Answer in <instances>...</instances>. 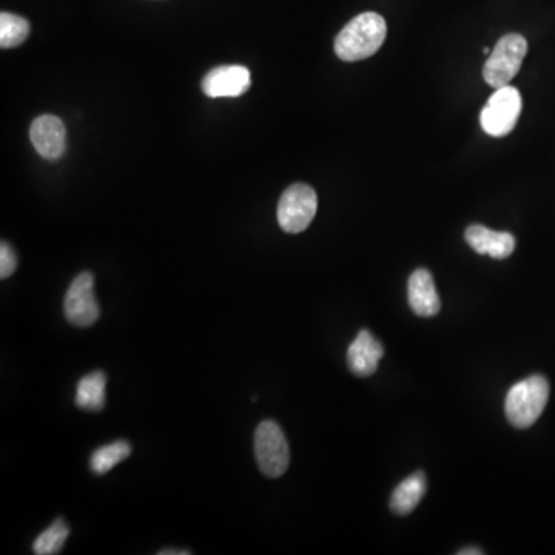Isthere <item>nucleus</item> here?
Returning <instances> with one entry per match:
<instances>
[{"instance_id": "nucleus-21", "label": "nucleus", "mask_w": 555, "mask_h": 555, "mask_svg": "<svg viewBox=\"0 0 555 555\" xmlns=\"http://www.w3.org/2000/svg\"><path fill=\"white\" fill-rule=\"evenodd\" d=\"M483 53L491 54V51H489V48H483Z\"/></svg>"}, {"instance_id": "nucleus-17", "label": "nucleus", "mask_w": 555, "mask_h": 555, "mask_svg": "<svg viewBox=\"0 0 555 555\" xmlns=\"http://www.w3.org/2000/svg\"><path fill=\"white\" fill-rule=\"evenodd\" d=\"M70 535V526L58 518L51 523L50 528L45 529L33 543V552L36 555L59 554Z\"/></svg>"}, {"instance_id": "nucleus-9", "label": "nucleus", "mask_w": 555, "mask_h": 555, "mask_svg": "<svg viewBox=\"0 0 555 555\" xmlns=\"http://www.w3.org/2000/svg\"><path fill=\"white\" fill-rule=\"evenodd\" d=\"M30 138L36 152L47 161H58L67 150V130L58 116L42 115L34 119Z\"/></svg>"}, {"instance_id": "nucleus-1", "label": "nucleus", "mask_w": 555, "mask_h": 555, "mask_svg": "<svg viewBox=\"0 0 555 555\" xmlns=\"http://www.w3.org/2000/svg\"><path fill=\"white\" fill-rule=\"evenodd\" d=\"M386 34L383 16L372 11L358 14L335 39V53L344 62L363 61L380 50Z\"/></svg>"}, {"instance_id": "nucleus-15", "label": "nucleus", "mask_w": 555, "mask_h": 555, "mask_svg": "<svg viewBox=\"0 0 555 555\" xmlns=\"http://www.w3.org/2000/svg\"><path fill=\"white\" fill-rule=\"evenodd\" d=\"M132 455V446L125 440H118L115 443L107 444L102 448L96 449L90 458V469L96 475H104L111 469L118 466L122 460Z\"/></svg>"}, {"instance_id": "nucleus-11", "label": "nucleus", "mask_w": 555, "mask_h": 555, "mask_svg": "<svg viewBox=\"0 0 555 555\" xmlns=\"http://www.w3.org/2000/svg\"><path fill=\"white\" fill-rule=\"evenodd\" d=\"M407 300L418 317H435L440 312V296L429 270L418 269L412 273L407 284Z\"/></svg>"}, {"instance_id": "nucleus-18", "label": "nucleus", "mask_w": 555, "mask_h": 555, "mask_svg": "<svg viewBox=\"0 0 555 555\" xmlns=\"http://www.w3.org/2000/svg\"><path fill=\"white\" fill-rule=\"evenodd\" d=\"M16 269V252H14L13 247L7 241H2V244H0V278L7 280V278H10L16 272Z\"/></svg>"}, {"instance_id": "nucleus-4", "label": "nucleus", "mask_w": 555, "mask_h": 555, "mask_svg": "<svg viewBox=\"0 0 555 555\" xmlns=\"http://www.w3.org/2000/svg\"><path fill=\"white\" fill-rule=\"evenodd\" d=\"M255 455L259 469L266 477L278 478L286 474L290 463V449L280 424L263 421L255 432Z\"/></svg>"}, {"instance_id": "nucleus-14", "label": "nucleus", "mask_w": 555, "mask_h": 555, "mask_svg": "<svg viewBox=\"0 0 555 555\" xmlns=\"http://www.w3.org/2000/svg\"><path fill=\"white\" fill-rule=\"evenodd\" d=\"M107 375L101 370L81 378L76 387V406L88 412H99L105 406Z\"/></svg>"}, {"instance_id": "nucleus-19", "label": "nucleus", "mask_w": 555, "mask_h": 555, "mask_svg": "<svg viewBox=\"0 0 555 555\" xmlns=\"http://www.w3.org/2000/svg\"><path fill=\"white\" fill-rule=\"evenodd\" d=\"M190 551H181V549H164V551L159 552V555H189Z\"/></svg>"}, {"instance_id": "nucleus-10", "label": "nucleus", "mask_w": 555, "mask_h": 555, "mask_svg": "<svg viewBox=\"0 0 555 555\" xmlns=\"http://www.w3.org/2000/svg\"><path fill=\"white\" fill-rule=\"evenodd\" d=\"M383 355L384 349L380 341L369 330H361L347 350V364H349L350 372L357 377L374 375Z\"/></svg>"}, {"instance_id": "nucleus-5", "label": "nucleus", "mask_w": 555, "mask_h": 555, "mask_svg": "<svg viewBox=\"0 0 555 555\" xmlns=\"http://www.w3.org/2000/svg\"><path fill=\"white\" fill-rule=\"evenodd\" d=\"M520 113H522L520 91L511 85L495 88L494 95L488 99V104L481 110V128L489 136L503 138L514 130Z\"/></svg>"}, {"instance_id": "nucleus-13", "label": "nucleus", "mask_w": 555, "mask_h": 555, "mask_svg": "<svg viewBox=\"0 0 555 555\" xmlns=\"http://www.w3.org/2000/svg\"><path fill=\"white\" fill-rule=\"evenodd\" d=\"M426 489H428L426 475L421 471L415 472V474L409 475L406 480L401 481L400 485L395 488L389 506L397 515L411 514L420 505L424 494H426Z\"/></svg>"}, {"instance_id": "nucleus-20", "label": "nucleus", "mask_w": 555, "mask_h": 555, "mask_svg": "<svg viewBox=\"0 0 555 555\" xmlns=\"http://www.w3.org/2000/svg\"><path fill=\"white\" fill-rule=\"evenodd\" d=\"M483 551H480L478 548H465L458 551V555H481Z\"/></svg>"}, {"instance_id": "nucleus-7", "label": "nucleus", "mask_w": 555, "mask_h": 555, "mask_svg": "<svg viewBox=\"0 0 555 555\" xmlns=\"http://www.w3.org/2000/svg\"><path fill=\"white\" fill-rule=\"evenodd\" d=\"M64 313L68 323L76 327H90L101 317V307L95 295V276L79 273L65 293Z\"/></svg>"}, {"instance_id": "nucleus-12", "label": "nucleus", "mask_w": 555, "mask_h": 555, "mask_svg": "<svg viewBox=\"0 0 555 555\" xmlns=\"http://www.w3.org/2000/svg\"><path fill=\"white\" fill-rule=\"evenodd\" d=\"M465 238L475 252L494 259H506L515 250L514 235L509 232H495L480 224L468 227Z\"/></svg>"}, {"instance_id": "nucleus-16", "label": "nucleus", "mask_w": 555, "mask_h": 555, "mask_svg": "<svg viewBox=\"0 0 555 555\" xmlns=\"http://www.w3.org/2000/svg\"><path fill=\"white\" fill-rule=\"evenodd\" d=\"M30 22L16 14H0V47L4 50L16 48L27 41L30 34Z\"/></svg>"}, {"instance_id": "nucleus-8", "label": "nucleus", "mask_w": 555, "mask_h": 555, "mask_svg": "<svg viewBox=\"0 0 555 555\" xmlns=\"http://www.w3.org/2000/svg\"><path fill=\"white\" fill-rule=\"evenodd\" d=\"M252 74L243 65H221L202 79V91L209 98H239L249 91Z\"/></svg>"}, {"instance_id": "nucleus-6", "label": "nucleus", "mask_w": 555, "mask_h": 555, "mask_svg": "<svg viewBox=\"0 0 555 555\" xmlns=\"http://www.w3.org/2000/svg\"><path fill=\"white\" fill-rule=\"evenodd\" d=\"M318 210L315 190L307 184H293L278 202V222L287 233H301L310 226Z\"/></svg>"}, {"instance_id": "nucleus-3", "label": "nucleus", "mask_w": 555, "mask_h": 555, "mask_svg": "<svg viewBox=\"0 0 555 555\" xmlns=\"http://www.w3.org/2000/svg\"><path fill=\"white\" fill-rule=\"evenodd\" d=\"M528 53V42L522 34L511 33L503 36L489 54L483 68V78L492 88L505 87L517 76L523 59Z\"/></svg>"}, {"instance_id": "nucleus-2", "label": "nucleus", "mask_w": 555, "mask_h": 555, "mask_svg": "<svg viewBox=\"0 0 555 555\" xmlns=\"http://www.w3.org/2000/svg\"><path fill=\"white\" fill-rule=\"evenodd\" d=\"M548 400V380L542 375H532L509 389L505 401L506 418L514 428H531L545 411Z\"/></svg>"}]
</instances>
